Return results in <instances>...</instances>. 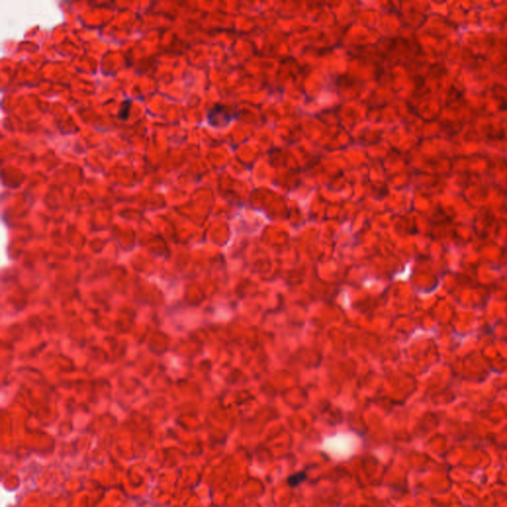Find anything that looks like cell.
<instances>
[{"label":"cell","instance_id":"cell-1","mask_svg":"<svg viewBox=\"0 0 507 507\" xmlns=\"http://www.w3.org/2000/svg\"><path fill=\"white\" fill-rule=\"evenodd\" d=\"M234 110L223 104H215L207 113L208 123L216 128L226 127L234 120Z\"/></svg>","mask_w":507,"mask_h":507},{"label":"cell","instance_id":"cell-2","mask_svg":"<svg viewBox=\"0 0 507 507\" xmlns=\"http://www.w3.org/2000/svg\"><path fill=\"white\" fill-rule=\"evenodd\" d=\"M131 107H132V101L131 100H125L124 101L121 103L120 105V108H119V112H118V118L122 121H126L129 119V116H130V111H131Z\"/></svg>","mask_w":507,"mask_h":507},{"label":"cell","instance_id":"cell-3","mask_svg":"<svg viewBox=\"0 0 507 507\" xmlns=\"http://www.w3.org/2000/svg\"><path fill=\"white\" fill-rule=\"evenodd\" d=\"M306 479H307V474L305 472H299V473L294 474L291 477H289L287 482L291 488H297L298 486H300L301 484H303L304 481H306Z\"/></svg>","mask_w":507,"mask_h":507}]
</instances>
